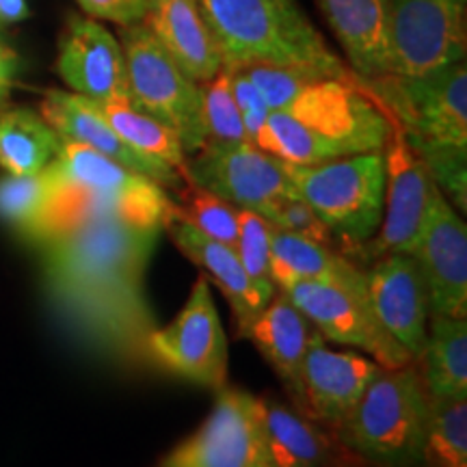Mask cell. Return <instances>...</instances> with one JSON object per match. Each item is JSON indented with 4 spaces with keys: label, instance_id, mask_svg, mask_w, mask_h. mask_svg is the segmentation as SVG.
Masks as SVG:
<instances>
[{
    "label": "cell",
    "instance_id": "obj_1",
    "mask_svg": "<svg viewBox=\"0 0 467 467\" xmlns=\"http://www.w3.org/2000/svg\"><path fill=\"white\" fill-rule=\"evenodd\" d=\"M161 227L85 208L72 225L39 243L50 299L76 331L117 359L151 364L159 329L145 273Z\"/></svg>",
    "mask_w": 467,
    "mask_h": 467
},
{
    "label": "cell",
    "instance_id": "obj_2",
    "mask_svg": "<svg viewBox=\"0 0 467 467\" xmlns=\"http://www.w3.org/2000/svg\"><path fill=\"white\" fill-rule=\"evenodd\" d=\"M400 128L413 154L459 213L467 210V67L452 63L420 76L358 78Z\"/></svg>",
    "mask_w": 467,
    "mask_h": 467
},
{
    "label": "cell",
    "instance_id": "obj_3",
    "mask_svg": "<svg viewBox=\"0 0 467 467\" xmlns=\"http://www.w3.org/2000/svg\"><path fill=\"white\" fill-rule=\"evenodd\" d=\"M392 126L358 78H323L284 110H271L255 145L290 165H320L383 150Z\"/></svg>",
    "mask_w": 467,
    "mask_h": 467
},
{
    "label": "cell",
    "instance_id": "obj_4",
    "mask_svg": "<svg viewBox=\"0 0 467 467\" xmlns=\"http://www.w3.org/2000/svg\"><path fill=\"white\" fill-rule=\"evenodd\" d=\"M200 7L227 72L279 66L327 78H358L325 42L299 0H200Z\"/></svg>",
    "mask_w": 467,
    "mask_h": 467
},
{
    "label": "cell",
    "instance_id": "obj_5",
    "mask_svg": "<svg viewBox=\"0 0 467 467\" xmlns=\"http://www.w3.org/2000/svg\"><path fill=\"white\" fill-rule=\"evenodd\" d=\"M431 396L416 364L383 368L334 426L340 446L375 467L422 465Z\"/></svg>",
    "mask_w": 467,
    "mask_h": 467
},
{
    "label": "cell",
    "instance_id": "obj_6",
    "mask_svg": "<svg viewBox=\"0 0 467 467\" xmlns=\"http://www.w3.org/2000/svg\"><path fill=\"white\" fill-rule=\"evenodd\" d=\"M285 171L296 195L329 227L334 241L359 249L383 219V150L344 156L320 165H290Z\"/></svg>",
    "mask_w": 467,
    "mask_h": 467
},
{
    "label": "cell",
    "instance_id": "obj_7",
    "mask_svg": "<svg viewBox=\"0 0 467 467\" xmlns=\"http://www.w3.org/2000/svg\"><path fill=\"white\" fill-rule=\"evenodd\" d=\"M126 58L128 104L178 134L186 156L206 145L203 91L169 52L156 42L148 26H119L117 33Z\"/></svg>",
    "mask_w": 467,
    "mask_h": 467
},
{
    "label": "cell",
    "instance_id": "obj_8",
    "mask_svg": "<svg viewBox=\"0 0 467 467\" xmlns=\"http://www.w3.org/2000/svg\"><path fill=\"white\" fill-rule=\"evenodd\" d=\"M48 169L74 192L83 210H107L134 223L161 227L162 214L171 202L167 189L154 180L74 141L61 139Z\"/></svg>",
    "mask_w": 467,
    "mask_h": 467
},
{
    "label": "cell",
    "instance_id": "obj_9",
    "mask_svg": "<svg viewBox=\"0 0 467 467\" xmlns=\"http://www.w3.org/2000/svg\"><path fill=\"white\" fill-rule=\"evenodd\" d=\"M465 55L467 0H389L388 74H429Z\"/></svg>",
    "mask_w": 467,
    "mask_h": 467
},
{
    "label": "cell",
    "instance_id": "obj_10",
    "mask_svg": "<svg viewBox=\"0 0 467 467\" xmlns=\"http://www.w3.org/2000/svg\"><path fill=\"white\" fill-rule=\"evenodd\" d=\"M150 358L192 383L225 388L227 340L206 277L197 279L178 317L151 334Z\"/></svg>",
    "mask_w": 467,
    "mask_h": 467
},
{
    "label": "cell",
    "instance_id": "obj_11",
    "mask_svg": "<svg viewBox=\"0 0 467 467\" xmlns=\"http://www.w3.org/2000/svg\"><path fill=\"white\" fill-rule=\"evenodd\" d=\"M191 156L184 178L238 210L266 217L277 200L296 195L285 162L254 143H206Z\"/></svg>",
    "mask_w": 467,
    "mask_h": 467
},
{
    "label": "cell",
    "instance_id": "obj_12",
    "mask_svg": "<svg viewBox=\"0 0 467 467\" xmlns=\"http://www.w3.org/2000/svg\"><path fill=\"white\" fill-rule=\"evenodd\" d=\"M325 340L364 350L381 368L413 364L409 353L379 323L368 290L323 282H292L282 288Z\"/></svg>",
    "mask_w": 467,
    "mask_h": 467
},
{
    "label": "cell",
    "instance_id": "obj_13",
    "mask_svg": "<svg viewBox=\"0 0 467 467\" xmlns=\"http://www.w3.org/2000/svg\"><path fill=\"white\" fill-rule=\"evenodd\" d=\"M162 467H271L258 399L227 385L217 389L210 416Z\"/></svg>",
    "mask_w": 467,
    "mask_h": 467
},
{
    "label": "cell",
    "instance_id": "obj_14",
    "mask_svg": "<svg viewBox=\"0 0 467 467\" xmlns=\"http://www.w3.org/2000/svg\"><path fill=\"white\" fill-rule=\"evenodd\" d=\"M385 202L383 219L375 236L361 244L364 260L372 262L388 254H409L422 232L426 214L437 191L422 161L409 148L400 128L392 126L383 148Z\"/></svg>",
    "mask_w": 467,
    "mask_h": 467
},
{
    "label": "cell",
    "instance_id": "obj_15",
    "mask_svg": "<svg viewBox=\"0 0 467 467\" xmlns=\"http://www.w3.org/2000/svg\"><path fill=\"white\" fill-rule=\"evenodd\" d=\"M409 254L424 275L431 317L467 318V227L440 189Z\"/></svg>",
    "mask_w": 467,
    "mask_h": 467
},
{
    "label": "cell",
    "instance_id": "obj_16",
    "mask_svg": "<svg viewBox=\"0 0 467 467\" xmlns=\"http://www.w3.org/2000/svg\"><path fill=\"white\" fill-rule=\"evenodd\" d=\"M57 72L98 104H128L126 58L117 35L89 16H69L58 37Z\"/></svg>",
    "mask_w": 467,
    "mask_h": 467
},
{
    "label": "cell",
    "instance_id": "obj_17",
    "mask_svg": "<svg viewBox=\"0 0 467 467\" xmlns=\"http://www.w3.org/2000/svg\"><path fill=\"white\" fill-rule=\"evenodd\" d=\"M366 284L377 320L416 364L431 318L429 290L416 258L411 254H388L372 260Z\"/></svg>",
    "mask_w": 467,
    "mask_h": 467
},
{
    "label": "cell",
    "instance_id": "obj_18",
    "mask_svg": "<svg viewBox=\"0 0 467 467\" xmlns=\"http://www.w3.org/2000/svg\"><path fill=\"white\" fill-rule=\"evenodd\" d=\"M39 113L63 141H74L100 151L110 161L154 180L162 189L175 192L186 182L184 175L175 171L173 167L145 159V156L137 154L130 145L121 141L119 134L110 128L107 117H104L100 104L89 100V98L78 96L74 91L50 89L44 93Z\"/></svg>",
    "mask_w": 467,
    "mask_h": 467
},
{
    "label": "cell",
    "instance_id": "obj_19",
    "mask_svg": "<svg viewBox=\"0 0 467 467\" xmlns=\"http://www.w3.org/2000/svg\"><path fill=\"white\" fill-rule=\"evenodd\" d=\"M381 370L372 358L329 348L325 337L314 329L301 366L307 418L337 426Z\"/></svg>",
    "mask_w": 467,
    "mask_h": 467
},
{
    "label": "cell",
    "instance_id": "obj_20",
    "mask_svg": "<svg viewBox=\"0 0 467 467\" xmlns=\"http://www.w3.org/2000/svg\"><path fill=\"white\" fill-rule=\"evenodd\" d=\"M161 230H167L175 247L182 251L192 265L202 268L208 282L219 285V290L230 303L234 318H236L238 336L243 337L255 317L266 307V303L260 299L249 275L244 273L236 249L214 241V238L195 230L191 223H186L175 210L173 200L169 202L165 214H162Z\"/></svg>",
    "mask_w": 467,
    "mask_h": 467
},
{
    "label": "cell",
    "instance_id": "obj_21",
    "mask_svg": "<svg viewBox=\"0 0 467 467\" xmlns=\"http://www.w3.org/2000/svg\"><path fill=\"white\" fill-rule=\"evenodd\" d=\"M143 25L195 83H208L223 69V57L200 0H151Z\"/></svg>",
    "mask_w": 467,
    "mask_h": 467
},
{
    "label": "cell",
    "instance_id": "obj_22",
    "mask_svg": "<svg viewBox=\"0 0 467 467\" xmlns=\"http://www.w3.org/2000/svg\"><path fill=\"white\" fill-rule=\"evenodd\" d=\"M312 331V323L303 317L284 292L277 290V295L268 301V306L255 317L243 336L249 337L255 344V348L265 355V359L284 381L292 402L306 418L301 366Z\"/></svg>",
    "mask_w": 467,
    "mask_h": 467
},
{
    "label": "cell",
    "instance_id": "obj_23",
    "mask_svg": "<svg viewBox=\"0 0 467 467\" xmlns=\"http://www.w3.org/2000/svg\"><path fill=\"white\" fill-rule=\"evenodd\" d=\"M358 78L388 74L389 0H317Z\"/></svg>",
    "mask_w": 467,
    "mask_h": 467
},
{
    "label": "cell",
    "instance_id": "obj_24",
    "mask_svg": "<svg viewBox=\"0 0 467 467\" xmlns=\"http://www.w3.org/2000/svg\"><path fill=\"white\" fill-rule=\"evenodd\" d=\"M271 277L277 290L301 279L368 290L366 271H361L353 260L344 258L329 244L309 241L277 227H273L271 236Z\"/></svg>",
    "mask_w": 467,
    "mask_h": 467
},
{
    "label": "cell",
    "instance_id": "obj_25",
    "mask_svg": "<svg viewBox=\"0 0 467 467\" xmlns=\"http://www.w3.org/2000/svg\"><path fill=\"white\" fill-rule=\"evenodd\" d=\"M262 435L271 467H329L337 463L336 443L314 420L258 399Z\"/></svg>",
    "mask_w": 467,
    "mask_h": 467
},
{
    "label": "cell",
    "instance_id": "obj_26",
    "mask_svg": "<svg viewBox=\"0 0 467 467\" xmlns=\"http://www.w3.org/2000/svg\"><path fill=\"white\" fill-rule=\"evenodd\" d=\"M433 399H467V318L431 317L416 361Z\"/></svg>",
    "mask_w": 467,
    "mask_h": 467
},
{
    "label": "cell",
    "instance_id": "obj_27",
    "mask_svg": "<svg viewBox=\"0 0 467 467\" xmlns=\"http://www.w3.org/2000/svg\"><path fill=\"white\" fill-rule=\"evenodd\" d=\"M57 180L46 167L37 175L0 178V221L33 243H44L55 234Z\"/></svg>",
    "mask_w": 467,
    "mask_h": 467
},
{
    "label": "cell",
    "instance_id": "obj_28",
    "mask_svg": "<svg viewBox=\"0 0 467 467\" xmlns=\"http://www.w3.org/2000/svg\"><path fill=\"white\" fill-rule=\"evenodd\" d=\"M61 137L28 109L0 115V167L11 175H37L55 161Z\"/></svg>",
    "mask_w": 467,
    "mask_h": 467
},
{
    "label": "cell",
    "instance_id": "obj_29",
    "mask_svg": "<svg viewBox=\"0 0 467 467\" xmlns=\"http://www.w3.org/2000/svg\"><path fill=\"white\" fill-rule=\"evenodd\" d=\"M104 117L110 128L119 134L121 141L145 156V159L173 167L184 175L186 171V151L180 143L178 134L167 128L154 117L141 113L130 104H100ZM186 180V178H184Z\"/></svg>",
    "mask_w": 467,
    "mask_h": 467
},
{
    "label": "cell",
    "instance_id": "obj_30",
    "mask_svg": "<svg viewBox=\"0 0 467 467\" xmlns=\"http://www.w3.org/2000/svg\"><path fill=\"white\" fill-rule=\"evenodd\" d=\"M420 467H467V399L431 396Z\"/></svg>",
    "mask_w": 467,
    "mask_h": 467
},
{
    "label": "cell",
    "instance_id": "obj_31",
    "mask_svg": "<svg viewBox=\"0 0 467 467\" xmlns=\"http://www.w3.org/2000/svg\"><path fill=\"white\" fill-rule=\"evenodd\" d=\"M178 202L175 210L186 223L200 230L214 241L236 249L238 243V208L186 180L180 191H175Z\"/></svg>",
    "mask_w": 467,
    "mask_h": 467
},
{
    "label": "cell",
    "instance_id": "obj_32",
    "mask_svg": "<svg viewBox=\"0 0 467 467\" xmlns=\"http://www.w3.org/2000/svg\"><path fill=\"white\" fill-rule=\"evenodd\" d=\"M271 236L273 225L262 214L238 210L236 254L255 292L266 306L277 295V285L271 277Z\"/></svg>",
    "mask_w": 467,
    "mask_h": 467
},
{
    "label": "cell",
    "instance_id": "obj_33",
    "mask_svg": "<svg viewBox=\"0 0 467 467\" xmlns=\"http://www.w3.org/2000/svg\"><path fill=\"white\" fill-rule=\"evenodd\" d=\"M202 91L206 143H251L241 110L232 96L230 72L221 69L213 80L202 83Z\"/></svg>",
    "mask_w": 467,
    "mask_h": 467
},
{
    "label": "cell",
    "instance_id": "obj_34",
    "mask_svg": "<svg viewBox=\"0 0 467 467\" xmlns=\"http://www.w3.org/2000/svg\"><path fill=\"white\" fill-rule=\"evenodd\" d=\"M243 72L260 91L268 110H284L306 87L327 78V76L309 72V69L279 66H251L244 67Z\"/></svg>",
    "mask_w": 467,
    "mask_h": 467
},
{
    "label": "cell",
    "instance_id": "obj_35",
    "mask_svg": "<svg viewBox=\"0 0 467 467\" xmlns=\"http://www.w3.org/2000/svg\"><path fill=\"white\" fill-rule=\"evenodd\" d=\"M265 219L277 230L296 234V236L309 238V241L323 244L334 243L329 227L318 219V214L299 195H285L277 200Z\"/></svg>",
    "mask_w": 467,
    "mask_h": 467
},
{
    "label": "cell",
    "instance_id": "obj_36",
    "mask_svg": "<svg viewBox=\"0 0 467 467\" xmlns=\"http://www.w3.org/2000/svg\"><path fill=\"white\" fill-rule=\"evenodd\" d=\"M230 87L234 100H236V107L241 110L249 141L255 145V139H258L260 130L265 128L271 110H268L266 102L262 100L260 91L255 89V85L251 83L249 76L244 74L243 69H234V72H230Z\"/></svg>",
    "mask_w": 467,
    "mask_h": 467
},
{
    "label": "cell",
    "instance_id": "obj_37",
    "mask_svg": "<svg viewBox=\"0 0 467 467\" xmlns=\"http://www.w3.org/2000/svg\"><path fill=\"white\" fill-rule=\"evenodd\" d=\"M85 16L107 20L117 26H132L145 22L151 0H76Z\"/></svg>",
    "mask_w": 467,
    "mask_h": 467
},
{
    "label": "cell",
    "instance_id": "obj_38",
    "mask_svg": "<svg viewBox=\"0 0 467 467\" xmlns=\"http://www.w3.org/2000/svg\"><path fill=\"white\" fill-rule=\"evenodd\" d=\"M16 74V55L0 44V109L9 100L11 87H14Z\"/></svg>",
    "mask_w": 467,
    "mask_h": 467
},
{
    "label": "cell",
    "instance_id": "obj_39",
    "mask_svg": "<svg viewBox=\"0 0 467 467\" xmlns=\"http://www.w3.org/2000/svg\"><path fill=\"white\" fill-rule=\"evenodd\" d=\"M31 16L26 0H0V25H17Z\"/></svg>",
    "mask_w": 467,
    "mask_h": 467
},
{
    "label": "cell",
    "instance_id": "obj_40",
    "mask_svg": "<svg viewBox=\"0 0 467 467\" xmlns=\"http://www.w3.org/2000/svg\"><path fill=\"white\" fill-rule=\"evenodd\" d=\"M329 467H348V465H342V463H334V465H329Z\"/></svg>",
    "mask_w": 467,
    "mask_h": 467
}]
</instances>
